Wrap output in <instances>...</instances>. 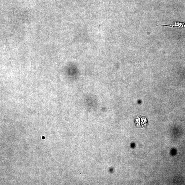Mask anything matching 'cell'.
Segmentation results:
<instances>
[{"mask_svg":"<svg viewBox=\"0 0 185 185\" xmlns=\"http://www.w3.org/2000/svg\"><path fill=\"white\" fill-rule=\"evenodd\" d=\"M158 26H166V27H175L179 29H181L182 28H185V23L181 22H176L174 23L169 25H158Z\"/></svg>","mask_w":185,"mask_h":185,"instance_id":"6da1fadb","label":"cell"}]
</instances>
